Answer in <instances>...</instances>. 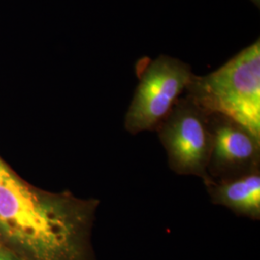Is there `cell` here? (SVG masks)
<instances>
[{
    "mask_svg": "<svg viewBox=\"0 0 260 260\" xmlns=\"http://www.w3.org/2000/svg\"><path fill=\"white\" fill-rule=\"evenodd\" d=\"M96 199L28 183L0 155V244L23 260H95Z\"/></svg>",
    "mask_w": 260,
    "mask_h": 260,
    "instance_id": "cell-1",
    "label": "cell"
},
{
    "mask_svg": "<svg viewBox=\"0 0 260 260\" xmlns=\"http://www.w3.org/2000/svg\"><path fill=\"white\" fill-rule=\"evenodd\" d=\"M208 115L241 124L260 139V41L205 76L193 75L186 88Z\"/></svg>",
    "mask_w": 260,
    "mask_h": 260,
    "instance_id": "cell-2",
    "label": "cell"
},
{
    "mask_svg": "<svg viewBox=\"0 0 260 260\" xmlns=\"http://www.w3.org/2000/svg\"><path fill=\"white\" fill-rule=\"evenodd\" d=\"M136 72L139 84L124 118V128L132 135L156 131L194 75L187 63L168 55L141 59Z\"/></svg>",
    "mask_w": 260,
    "mask_h": 260,
    "instance_id": "cell-3",
    "label": "cell"
},
{
    "mask_svg": "<svg viewBox=\"0 0 260 260\" xmlns=\"http://www.w3.org/2000/svg\"><path fill=\"white\" fill-rule=\"evenodd\" d=\"M170 169L182 176L208 179L214 135L209 115L186 94L179 98L156 129Z\"/></svg>",
    "mask_w": 260,
    "mask_h": 260,
    "instance_id": "cell-4",
    "label": "cell"
},
{
    "mask_svg": "<svg viewBox=\"0 0 260 260\" xmlns=\"http://www.w3.org/2000/svg\"><path fill=\"white\" fill-rule=\"evenodd\" d=\"M213 148L208 177L223 180L259 171L260 139L241 124L221 115H209Z\"/></svg>",
    "mask_w": 260,
    "mask_h": 260,
    "instance_id": "cell-5",
    "label": "cell"
},
{
    "mask_svg": "<svg viewBox=\"0 0 260 260\" xmlns=\"http://www.w3.org/2000/svg\"><path fill=\"white\" fill-rule=\"evenodd\" d=\"M204 183L215 205L225 206L239 216L259 219V171L223 180L208 178Z\"/></svg>",
    "mask_w": 260,
    "mask_h": 260,
    "instance_id": "cell-6",
    "label": "cell"
},
{
    "mask_svg": "<svg viewBox=\"0 0 260 260\" xmlns=\"http://www.w3.org/2000/svg\"><path fill=\"white\" fill-rule=\"evenodd\" d=\"M0 260H23L18 256L15 252L10 251L6 247L0 244Z\"/></svg>",
    "mask_w": 260,
    "mask_h": 260,
    "instance_id": "cell-7",
    "label": "cell"
},
{
    "mask_svg": "<svg viewBox=\"0 0 260 260\" xmlns=\"http://www.w3.org/2000/svg\"><path fill=\"white\" fill-rule=\"evenodd\" d=\"M250 1H251L257 8H259L260 7V0H250Z\"/></svg>",
    "mask_w": 260,
    "mask_h": 260,
    "instance_id": "cell-8",
    "label": "cell"
}]
</instances>
